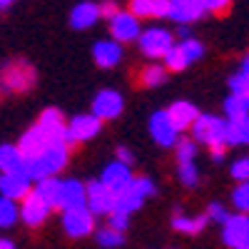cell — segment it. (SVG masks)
Listing matches in <instances>:
<instances>
[{"mask_svg": "<svg viewBox=\"0 0 249 249\" xmlns=\"http://www.w3.org/2000/svg\"><path fill=\"white\" fill-rule=\"evenodd\" d=\"M135 18H170V0H130Z\"/></svg>", "mask_w": 249, "mask_h": 249, "instance_id": "obj_24", "label": "cell"}, {"mask_svg": "<svg viewBox=\"0 0 249 249\" xmlns=\"http://www.w3.org/2000/svg\"><path fill=\"white\" fill-rule=\"evenodd\" d=\"M60 187H62V179H57V177H48V179H40V182H35V195L43 199L45 204H50V207H57V199H60Z\"/></svg>", "mask_w": 249, "mask_h": 249, "instance_id": "obj_28", "label": "cell"}, {"mask_svg": "<svg viewBox=\"0 0 249 249\" xmlns=\"http://www.w3.org/2000/svg\"><path fill=\"white\" fill-rule=\"evenodd\" d=\"M237 72H242V75L249 80V53L242 57V62H239V70H237Z\"/></svg>", "mask_w": 249, "mask_h": 249, "instance_id": "obj_43", "label": "cell"}, {"mask_svg": "<svg viewBox=\"0 0 249 249\" xmlns=\"http://www.w3.org/2000/svg\"><path fill=\"white\" fill-rule=\"evenodd\" d=\"M232 204L239 214L249 217V182H239L232 190Z\"/></svg>", "mask_w": 249, "mask_h": 249, "instance_id": "obj_32", "label": "cell"}, {"mask_svg": "<svg viewBox=\"0 0 249 249\" xmlns=\"http://www.w3.org/2000/svg\"><path fill=\"white\" fill-rule=\"evenodd\" d=\"M0 172H25V157L18 144H0Z\"/></svg>", "mask_w": 249, "mask_h": 249, "instance_id": "obj_25", "label": "cell"}, {"mask_svg": "<svg viewBox=\"0 0 249 249\" xmlns=\"http://www.w3.org/2000/svg\"><path fill=\"white\" fill-rule=\"evenodd\" d=\"M207 15L199 0H170V18L177 25H190Z\"/></svg>", "mask_w": 249, "mask_h": 249, "instance_id": "obj_20", "label": "cell"}, {"mask_svg": "<svg viewBox=\"0 0 249 249\" xmlns=\"http://www.w3.org/2000/svg\"><path fill=\"white\" fill-rule=\"evenodd\" d=\"M177 177L184 187H195L199 182V170L195 162H179L177 164Z\"/></svg>", "mask_w": 249, "mask_h": 249, "instance_id": "obj_35", "label": "cell"}, {"mask_svg": "<svg viewBox=\"0 0 249 249\" xmlns=\"http://www.w3.org/2000/svg\"><path fill=\"white\" fill-rule=\"evenodd\" d=\"M249 112H247V107H244V102L237 97V95H230L224 100V120L227 122H234V120H239V117H247Z\"/></svg>", "mask_w": 249, "mask_h": 249, "instance_id": "obj_33", "label": "cell"}, {"mask_svg": "<svg viewBox=\"0 0 249 249\" xmlns=\"http://www.w3.org/2000/svg\"><path fill=\"white\" fill-rule=\"evenodd\" d=\"M0 249H15V244L10 239H0Z\"/></svg>", "mask_w": 249, "mask_h": 249, "instance_id": "obj_44", "label": "cell"}, {"mask_svg": "<svg viewBox=\"0 0 249 249\" xmlns=\"http://www.w3.org/2000/svg\"><path fill=\"white\" fill-rule=\"evenodd\" d=\"M88 204V192L85 184L77 179H62L60 187V199H57V210H75V207H85Z\"/></svg>", "mask_w": 249, "mask_h": 249, "instance_id": "obj_17", "label": "cell"}, {"mask_svg": "<svg viewBox=\"0 0 249 249\" xmlns=\"http://www.w3.org/2000/svg\"><path fill=\"white\" fill-rule=\"evenodd\" d=\"M124 110V100L117 90H100L92 100V115L97 120H115Z\"/></svg>", "mask_w": 249, "mask_h": 249, "instance_id": "obj_14", "label": "cell"}, {"mask_svg": "<svg viewBox=\"0 0 249 249\" xmlns=\"http://www.w3.org/2000/svg\"><path fill=\"white\" fill-rule=\"evenodd\" d=\"M100 20V5L92 3V0H85V3H77L70 13V25L75 30H88Z\"/></svg>", "mask_w": 249, "mask_h": 249, "instance_id": "obj_23", "label": "cell"}, {"mask_svg": "<svg viewBox=\"0 0 249 249\" xmlns=\"http://www.w3.org/2000/svg\"><path fill=\"white\" fill-rule=\"evenodd\" d=\"M107 227H112V230H117V232H122V234H124V230L130 227V214L112 212V214H110V222H107Z\"/></svg>", "mask_w": 249, "mask_h": 249, "instance_id": "obj_39", "label": "cell"}, {"mask_svg": "<svg viewBox=\"0 0 249 249\" xmlns=\"http://www.w3.org/2000/svg\"><path fill=\"white\" fill-rule=\"evenodd\" d=\"M207 214H197V217H190V214H182V212H175L172 217V230L175 232H182V234H199L204 227H207Z\"/></svg>", "mask_w": 249, "mask_h": 249, "instance_id": "obj_27", "label": "cell"}, {"mask_svg": "<svg viewBox=\"0 0 249 249\" xmlns=\"http://www.w3.org/2000/svg\"><path fill=\"white\" fill-rule=\"evenodd\" d=\"M167 80V68L164 65H147L140 70V82L144 88H160Z\"/></svg>", "mask_w": 249, "mask_h": 249, "instance_id": "obj_29", "label": "cell"}, {"mask_svg": "<svg viewBox=\"0 0 249 249\" xmlns=\"http://www.w3.org/2000/svg\"><path fill=\"white\" fill-rule=\"evenodd\" d=\"M68 157H70V147H68V144L50 142L35 160H30V162L25 164V175H28L33 182L55 177V175L68 164Z\"/></svg>", "mask_w": 249, "mask_h": 249, "instance_id": "obj_1", "label": "cell"}, {"mask_svg": "<svg viewBox=\"0 0 249 249\" xmlns=\"http://www.w3.org/2000/svg\"><path fill=\"white\" fill-rule=\"evenodd\" d=\"M37 127L45 132V137L50 142H60V144H68L70 147V137H68V122L62 117V112L57 107H48L40 112V120H37Z\"/></svg>", "mask_w": 249, "mask_h": 249, "instance_id": "obj_9", "label": "cell"}, {"mask_svg": "<svg viewBox=\"0 0 249 249\" xmlns=\"http://www.w3.org/2000/svg\"><path fill=\"white\" fill-rule=\"evenodd\" d=\"M100 127H102V120H97L92 112L90 115H75L70 122H68V137H70V147L77 142H88L92 137L100 135Z\"/></svg>", "mask_w": 249, "mask_h": 249, "instance_id": "obj_13", "label": "cell"}, {"mask_svg": "<svg viewBox=\"0 0 249 249\" xmlns=\"http://www.w3.org/2000/svg\"><path fill=\"white\" fill-rule=\"evenodd\" d=\"M204 13H212V15H222L232 8V0H199Z\"/></svg>", "mask_w": 249, "mask_h": 249, "instance_id": "obj_37", "label": "cell"}, {"mask_svg": "<svg viewBox=\"0 0 249 249\" xmlns=\"http://www.w3.org/2000/svg\"><path fill=\"white\" fill-rule=\"evenodd\" d=\"M230 175H232V179L239 184V182H249V157L244 155V157H237L234 162H232V167H230Z\"/></svg>", "mask_w": 249, "mask_h": 249, "instance_id": "obj_36", "label": "cell"}, {"mask_svg": "<svg viewBox=\"0 0 249 249\" xmlns=\"http://www.w3.org/2000/svg\"><path fill=\"white\" fill-rule=\"evenodd\" d=\"M50 144V140L45 137V132L37 127H30L28 132H23V137H20V142H18V150L23 152V157H25V164L30 162V160H35L40 152H43L45 147Z\"/></svg>", "mask_w": 249, "mask_h": 249, "instance_id": "obj_21", "label": "cell"}, {"mask_svg": "<svg viewBox=\"0 0 249 249\" xmlns=\"http://www.w3.org/2000/svg\"><path fill=\"white\" fill-rule=\"evenodd\" d=\"M117 13H120V5L115 3V0H105V3H100V18L112 20Z\"/></svg>", "mask_w": 249, "mask_h": 249, "instance_id": "obj_40", "label": "cell"}, {"mask_svg": "<svg viewBox=\"0 0 249 249\" xmlns=\"http://www.w3.org/2000/svg\"><path fill=\"white\" fill-rule=\"evenodd\" d=\"M150 135H152V140L160 144V147H175V144L179 142V130L175 127V122L167 115V110L152 112V117H150Z\"/></svg>", "mask_w": 249, "mask_h": 249, "instance_id": "obj_10", "label": "cell"}, {"mask_svg": "<svg viewBox=\"0 0 249 249\" xmlns=\"http://www.w3.org/2000/svg\"><path fill=\"white\" fill-rule=\"evenodd\" d=\"M37 80V72L25 60H10L0 68V88L5 92H28Z\"/></svg>", "mask_w": 249, "mask_h": 249, "instance_id": "obj_3", "label": "cell"}, {"mask_svg": "<svg viewBox=\"0 0 249 249\" xmlns=\"http://www.w3.org/2000/svg\"><path fill=\"white\" fill-rule=\"evenodd\" d=\"M85 192H88V210L92 214H112L115 212V204H117V195L110 192L100 179H92L85 184Z\"/></svg>", "mask_w": 249, "mask_h": 249, "instance_id": "obj_8", "label": "cell"}, {"mask_svg": "<svg viewBox=\"0 0 249 249\" xmlns=\"http://www.w3.org/2000/svg\"><path fill=\"white\" fill-rule=\"evenodd\" d=\"M117 162L132 164V162H135V152H132L130 147H117Z\"/></svg>", "mask_w": 249, "mask_h": 249, "instance_id": "obj_41", "label": "cell"}, {"mask_svg": "<svg viewBox=\"0 0 249 249\" xmlns=\"http://www.w3.org/2000/svg\"><path fill=\"white\" fill-rule=\"evenodd\" d=\"M62 230L72 239H82L95 232V214L88 207H75V210L62 212Z\"/></svg>", "mask_w": 249, "mask_h": 249, "instance_id": "obj_7", "label": "cell"}, {"mask_svg": "<svg viewBox=\"0 0 249 249\" xmlns=\"http://www.w3.org/2000/svg\"><path fill=\"white\" fill-rule=\"evenodd\" d=\"M192 140L207 147H227V120L219 115L199 112V117L192 124Z\"/></svg>", "mask_w": 249, "mask_h": 249, "instance_id": "obj_2", "label": "cell"}, {"mask_svg": "<svg viewBox=\"0 0 249 249\" xmlns=\"http://www.w3.org/2000/svg\"><path fill=\"white\" fill-rule=\"evenodd\" d=\"M20 217V210H18V204L13 199H5V197H0V230H8V227H13Z\"/></svg>", "mask_w": 249, "mask_h": 249, "instance_id": "obj_30", "label": "cell"}, {"mask_svg": "<svg viewBox=\"0 0 249 249\" xmlns=\"http://www.w3.org/2000/svg\"><path fill=\"white\" fill-rule=\"evenodd\" d=\"M204 55V45L199 43L197 37H184L179 40V43L172 45V50L164 55V68L172 70V72H179V70H187L190 65H195V62Z\"/></svg>", "mask_w": 249, "mask_h": 249, "instance_id": "obj_4", "label": "cell"}, {"mask_svg": "<svg viewBox=\"0 0 249 249\" xmlns=\"http://www.w3.org/2000/svg\"><path fill=\"white\" fill-rule=\"evenodd\" d=\"M33 192V179L25 172H0V197L5 199H25Z\"/></svg>", "mask_w": 249, "mask_h": 249, "instance_id": "obj_12", "label": "cell"}, {"mask_svg": "<svg viewBox=\"0 0 249 249\" xmlns=\"http://www.w3.org/2000/svg\"><path fill=\"white\" fill-rule=\"evenodd\" d=\"M92 60H95V65H97V68L110 70V68L120 65V60H122V45L115 43L112 37H107V40H97L95 48H92Z\"/></svg>", "mask_w": 249, "mask_h": 249, "instance_id": "obj_19", "label": "cell"}, {"mask_svg": "<svg viewBox=\"0 0 249 249\" xmlns=\"http://www.w3.org/2000/svg\"><path fill=\"white\" fill-rule=\"evenodd\" d=\"M95 239H97L100 247H105V249H115V247H122L124 244V234L117 232V230H112V227H102V230L95 234Z\"/></svg>", "mask_w": 249, "mask_h": 249, "instance_id": "obj_31", "label": "cell"}, {"mask_svg": "<svg viewBox=\"0 0 249 249\" xmlns=\"http://www.w3.org/2000/svg\"><path fill=\"white\" fill-rule=\"evenodd\" d=\"M13 5V0H0V10H5V8H10Z\"/></svg>", "mask_w": 249, "mask_h": 249, "instance_id": "obj_45", "label": "cell"}, {"mask_svg": "<svg viewBox=\"0 0 249 249\" xmlns=\"http://www.w3.org/2000/svg\"><path fill=\"white\" fill-rule=\"evenodd\" d=\"M110 33H112V40L115 43H137L140 40V18H135L130 10L124 13L120 10L112 20H110Z\"/></svg>", "mask_w": 249, "mask_h": 249, "instance_id": "obj_11", "label": "cell"}, {"mask_svg": "<svg viewBox=\"0 0 249 249\" xmlns=\"http://www.w3.org/2000/svg\"><path fill=\"white\" fill-rule=\"evenodd\" d=\"M239 100H242V102H244V107H247V112H249V92H247V95H244V97H239Z\"/></svg>", "mask_w": 249, "mask_h": 249, "instance_id": "obj_46", "label": "cell"}, {"mask_svg": "<svg viewBox=\"0 0 249 249\" xmlns=\"http://www.w3.org/2000/svg\"><path fill=\"white\" fill-rule=\"evenodd\" d=\"M175 155H177V162H195L197 157V142L190 137H179V142L175 144Z\"/></svg>", "mask_w": 249, "mask_h": 249, "instance_id": "obj_34", "label": "cell"}, {"mask_svg": "<svg viewBox=\"0 0 249 249\" xmlns=\"http://www.w3.org/2000/svg\"><path fill=\"white\" fill-rule=\"evenodd\" d=\"M132 170H130V164H122V162H110L105 170H102L100 175V182L107 187L110 192H115L117 197L127 190V187L132 184Z\"/></svg>", "mask_w": 249, "mask_h": 249, "instance_id": "obj_15", "label": "cell"}, {"mask_svg": "<svg viewBox=\"0 0 249 249\" xmlns=\"http://www.w3.org/2000/svg\"><path fill=\"white\" fill-rule=\"evenodd\" d=\"M167 115L172 117L175 127L182 132V130H190L195 124V120L199 117V110H197L195 102H190V100H177V102H172V105L167 107Z\"/></svg>", "mask_w": 249, "mask_h": 249, "instance_id": "obj_22", "label": "cell"}, {"mask_svg": "<svg viewBox=\"0 0 249 249\" xmlns=\"http://www.w3.org/2000/svg\"><path fill=\"white\" fill-rule=\"evenodd\" d=\"M210 155H212V162H222L227 157V147H212Z\"/></svg>", "mask_w": 249, "mask_h": 249, "instance_id": "obj_42", "label": "cell"}, {"mask_svg": "<svg viewBox=\"0 0 249 249\" xmlns=\"http://www.w3.org/2000/svg\"><path fill=\"white\" fill-rule=\"evenodd\" d=\"M137 45H140L142 55H147L152 60H160V57H164V55L172 50L175 35L170 30H164V28H147V30L140 33Z\"/></svg>", "mask_w": 249, "mask_h": 249, "instance_id": "obj_6", "label": "cell"}, {"mask_svg": "<svg viewBox=\"0 0 249 249\" xmlns=\"http://www.w3.org/2000/svg\"><path fill=\"white\" fill-rule=\"evenodd\" d=\"M50 210H53L50 204H45L35 192H30L23 199V204H20V219H23L28 227H40V224L48 219Z\"/></svg>", "mask_w": 249, "mask_h": 249, "instance_id": "obj_18", "label": "cell"}, {"mask_svg": "<svg viewBox=\"0 0 249 249\" xmlns=\"http://www.w3.org/2000/svg\"><path fill=\"white\" fill-rule=\"evenodd\" d=\"M157 190H155V182L150 177H135L132 184L124 190L120 197H117V204H115V212H122V214H132L137 212L140 207L144 204V199L152 197Z\"/></svg>", "mask_w": 249, "mask_h": 249, "instance_id": "obj_5", "label": "cell"}, {"mask_svg": "<svg viewBox=\"0 0 249 249\" xmlns=\"http://www.w3.org/2000/svg\"><path fill=\"white\" fill-rule=\"evenodd\" d=\"M239 249H249V234H247V239H244V242L239 244Z\"/></svg>", "mask_w": 249, "mask_h": 249, "instance_id": "obj_47", "label": "cell"}, {"mask_svg": "<svg viewBox=\"0 0 249 249\" xmlns=\"http://www.w3.org/2000/svg\"><path fill=\"white\" fill-rule=\"evenodd\" d=\"M227 147H249V115L227 122Z\"/></svg>", "mask_w": 249, "mask_h": 249, "instance_id": "obj_26", "label": "cell"}, {"mask_svg": "<svg viewBox=\"0 0 249 249\" xmlns=\"http://www.w3.org/2000/svg\"><path fill=\"white\" fill-rule=\"evenodd\" d=\"M249 234V217L247 214H230L227 217V222L222 224V242L224 247L230 249H239V244L247 239Z\"/></svg>", "mask_w": 249, "mask_h": 249, "instance_id": "obj_16", "label": "cell"}, {"mask_svg": "<svg viewBox=\"0 0 249 249\" xmlns=\"http://www.w3.org/2000/svg\"><path fill=\"white\" fill-rule=\"evenodd\" d=\"M207 219L210 222H217V224H224L227 222V217H230V212H227V207H222L219 202H212L210 207H207Z\"/></svg>", "mask_w": 249, "mask_h": 249, "instance_id": "obj_38", "label": "cell"}]
</instances>
